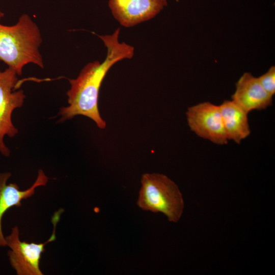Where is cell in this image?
Here are the masks:
<instances>
[{
  "label": "cell",
  "mask_w": 275,
  "mask_h": 275,
  "mask_svg": "<svg viewBox=\"0 0 275 275\" xmlns=\"http://www.w3.org/2000/svg\"><path fill=\"white\" fill-rule=\"evenodd\" d=\"M120 29L111 35H97L107 48L105 59L102 62L95 61L86 65L76 78L69 79L70 88L67 92V106L60 108V121H65L77 115L88 117L100 129L106 127L98 109L100 88L107 73L118 62L131 59L134 47L125 42H120Z\"/></svg>",
  "instance_id": "6da1fadb"
},
{
  "label": "cell",
  "mask_w": 275,
  "mask_h": 275,
  "mask_svg": "<svg viewBox=\"0 0 275 275\" xmlns=\"http://www.w3.org/2000/svg\"><path fill=\"white\" fill-rule=\"evenodd\" d=\"M4 16L0 10V21ZM42 43L40 29L28 14H22L12 25L0 22V61L18 75L22 74L24 67L29 64L44 68L40 51Z\"/></svg>",
  "instance_id": "7a4b0ae2"
},
{
  "label": "cell",
  "mask_w": 275,
  "mask_h": 275,
  "mask_svg": "<svg viewBox=\"0 0 275 275\" xmlns=\"http://www.w3.org/2000/svg\"><path fill=\"white\" fill-rule=\"evenodd\" d=\"M141 182L138 206L145 211L161 212L171 222H178L184 204L177 185L167 176L158 173L144 174Z\"/></svg>",
  "instance_id": "3957f363"
},
{
  "label": "cell",
  "mask_w": 275,
  "mask_h": 275,
  "mask_svg": "<svg viewBox=\"0 0 275 275\" xmlns=\"http://www.w3.org/2000/svg\"><path fill=\"white\" fill-rule=\"evenodd\" d=\"M64 209L56 211L52 218L53 225L52 233L44 243H28L19 239V229L15 226L10 234L5 237L7 246L10 249L8 252L9 262L18 275H42L39 264L41 254L45 251L44 246L56 239V229Z\"/></svg>",
  "instance_id": "277c9868"
},
{
  "label": "cell",
  "mask_w": 275,
  "mask_h": 275,
  "mask_svg": "<svg viewBox=\"0 0 275 275\" xmlns=\"http://www.w3.org/2000/svg\"><path fill=\"white\" fill-rule=\"evenodd\" d=\"M16 71L10 67L1 70L0 67V153L5 157L10 155V150L4 143L6 135L14 138L18 132L12 120L13 112L21 107L25 98L18 88L19 80Z\"/></svg>",
  "instance_id": "5b68a950"
},
{
  "label": "cell",
  "mask_w": 275,
  "mask_h": 275,
  "mask_svg": "<svg viewBox=\"0 0 275 275\" xmlns=\"http://www.w3.org/2000/svg\"><path fill=\"white\" fill-rule=\"evenodd\" d=\"M186 115L189 127L198 136L218 145L228 143L219 105L201 102L188 107Z\"/></svg>",
  "instance_id": "8992f818"
},
{
  "label": "cell",
  "mask_w": 275,
  "mask_h": 275,
  "mask_svg": "<svg viewBox=\"0 0 275 275\" xmlns=\"http://www.w3.org/2000/svg\"><path fill=\"white\" fill-rule=\"evenodd\" d=\"M108 6L115 18L125 27L153 18L166 6L161 0H109Z\"/></svg>",
  "instance_id": "52a82bcc"
},
{
  "label": "cell",
  "mask_w": 275,
  "mask_h": 275,
  "mask_svg": "<svg viewBox=\"0 0 275 275\" xmlns=\"http://www.w3.org/2000/svg\"><path fill=\"white\" fill-rule=\"evenodd\" d=\"M272 97L263 89L258 77L245 72L236 84L232 100L249 113L254 110L265 109L270 106Z\"/></svg>",
  "instance_id": "ba28073f"
},
{
  "label": "cell",
  "mask_w": 275,
  "mask_h": 275,
  "mask_svg": "<svg viewBox=\"0 0 275 275\" xmlns=\"http://www.w3.org/2000/svg\"><path fill=\"white\" fill-rule=\"evenodd\" d=\"M11 176L10 172L0 173V246L2 247L7 246L2 227L4 214L11 207H20L22 200L32 196L37 187L45 185L48 180L44 172L39 170L37 179L33 185L26 190H21L16 183L7 184Z\"/></svg>",
  "instance_id": "9c48e42d"
},
{
  "label": "cell",
  "mask_w": 275,
  "mask_h": 275,
  "mask_svg": "<svg viewBox=\"0 0 275 275\" xmlns=\"http://www.w3.org/2000/svg\"><path fill=\"white\" fill-rule=\"evenodd\" d=\"M219 107L228 140L240 144L251 133L249 113L232 100L224 101Z\"/></svg>",
  "instance_id": "30bf717a"
},
{
  "label": "cell",
  "mask_w": 275,
  "mask_h": 275,
  "mask_svg": "<svg viewBox=\"0 0 275 275\" xmlns=\"http://www.w3.org/2000/svg\"><path fill=\"white\" fill-rule=\"evenodd\" d=\"M258 78L263 89L273 96L275 94V67H270L267 72Z\"/></svg>",
  "instance_id": "8fae6325"
},
{
  "label": "cell",
  "mask_w": 275,
  "mask_h": 275,
  "mask_svg": "<svg viewBox=\"0 0 275 275\" xmlns=\"http://www.w3.org/2000/svg\"><path fill=\"white\" fill-rule=\"evenodd\" d=\"M161 1L165 5V6L167 5V0H161Z\"/></svg>",
  "instance_id": "7c38bea8"
}]
</instances>
